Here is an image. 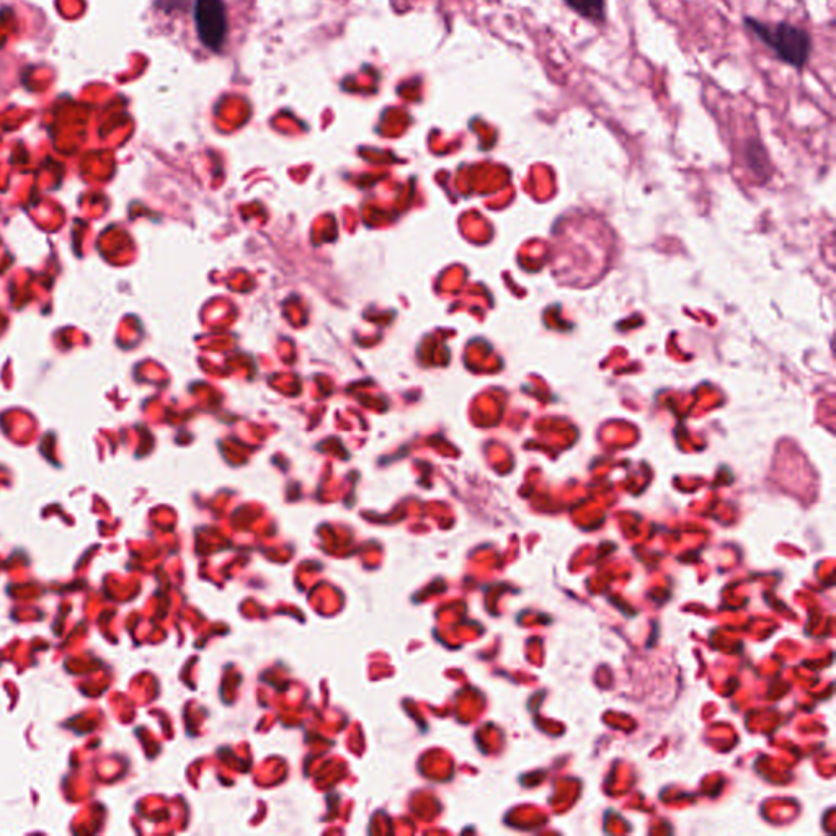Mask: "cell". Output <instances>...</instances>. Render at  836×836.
<instances>
[{
    "label": "cell",
    "instance_id": "1",
    "mask_svg": "<svg viewBox=\"0 0 836 836\" xmlns=\"http://www.w3.org/2000/svg\"><path fill=\"white\" fill-rule=\"evenodd\" d=\"M745 30L763 43L781 63L804 69L812 54V36L804 28L789 22L765 23L758 18H743Z\"/></svg>",
    "mask_w": 836,
    "mask_h": 836
},
{
    "label": "cell",
    "instance_id": "3",
    "mask_svg": "<svg viewBox=\"0 0 836 836\" xmlns=\"http://www.w3.org/2000/svg\"><path fill=\"white\" fill-rule=\"evenodd\" d=\"M572 12L595 25L606 23V0H564Z\"/></svg>",
    "mask_w": 836,
    "mask_h": 836
},
{
    "label": "cell",
    "instance_id": "2",
    "mask_svg": "<svg viewBox=\"0 0 836 836\" xmlns=\"http://www.w3.org/2000/svg\"><path fill=\"white\" fill-rule=\"evenodd\" d=\"M196 32L211 51L223 48L227 35V15L223 0H196Z\"/></svg>",
    "mask_w": 836,
    "mask_h": 836
}]
</instances>
